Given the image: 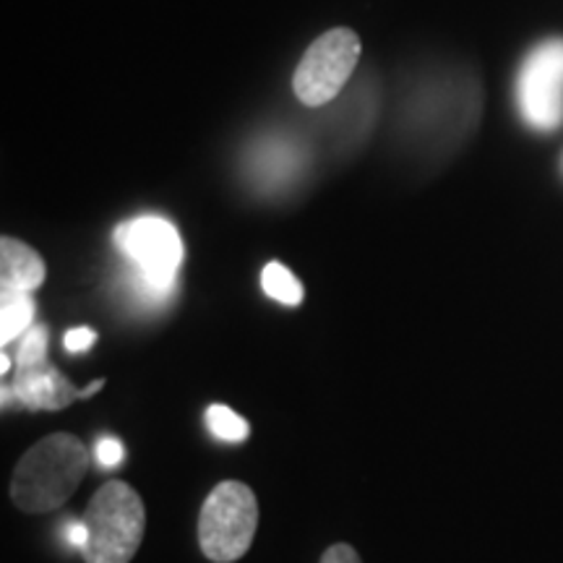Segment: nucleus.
Wrapping results in <instances>:
<instances>
[{
	"label": "nucleus",
	"mask_w": 563,
	"mask_h": 563,
	"mask_svg": "<svg viewBox=\"0 0 563 563\" xmlns=\"http://www.w3.org/2000/svg\"><path fill=\"white\" fill-rule=\"evenodd\" d=\"M89 470V449L70 433H53L21 456L11 498L21 511L47 514L74 496Z\"/></svg>",
	"instance_id": "1"
},
{
	"label": "nucleus",
	"mask_w": 563,
	"mask_h": 563,
	"mask_svg": "<svg viewBox=\"0 0 563 563\" xmlns=\"http://www.w3.org/2000/svg\"><path fill=\"white\" fill-rule=\"evenodd\" d=\"M115 243L133 266V292L150 302L170 298L183 262V241L175 224L165 217H136L115 230Z\"/></svg>",
	"instance_id": "2"
},
{
	"label": "nucleus",
	"mask_w": 563,
	"mask_h": 563,
	"mask_svg": "<svg viewBox=\"0 0 563 563\" xmlns=\"http://www.w3.org/2000/svg\"><path fill=\"white\" fill-rule=\"evenodd\" d=\"M89 538L81 548L87 563H131L146 530L144 501L129 483L110 481L91 498L84 514Z\"/></svg>",
	"instance_id": "3"
},
{
	"label": "nucleus",
	"mask_w": 563,
	"mask_h": 563,
	"mask_svg": "<svg viewBox=\"0 0 563 563\" xmlns=\"http://www.w3.org/2000/svg\"><path fill=\"white\" fill-rule=\"evenodd\" d=\"M258 527V504L245 483L224 481L209 493L199 517V543L209 561L243 559Z\"/></svg>",
	"instance_id": "4"
},
{
	"label": "nucleus",
	"mask_w": 563,
	"mask_h": 563,
	"mask_svg": "<svg viewBox=\"0 0 563 563\" xmlns=\"http://www.w3.org/2000/svg\"><path fill=\"white\" fill-rule=\"evenodd\" d=\"M357 60H361V37L355 32L332 30L321 34L295 70L292 87L298 100L308 108L332 102L350 81Z\"/></svg>",
	"instance_id": "5"
},
{
	"label": "nucleus",
	"mask_w": 563,
	"mask_h": 563,
	"mask_svg": "<svg viewBox=\"0 0 563 563\" xmlns=\"http://www.w3.org/2000/svg\"><path fill=\"white\" fill-rule=\"evenodd\" d=\"M517 108L534 131L563 125V40H545L527 55L517 76Z\"/></svg>",
	"instance_id": "6"
},
{
	"label": "nucleus",
	"mask_w": 563,
	"mask_h": 563,
	"mask_svg": "<svg viewBox=\"0 0 563 563\" xmlns=\"http://www.w3.org/2000/svg\"><path fill=\"white\" fill-rule=\"evenodd\" d=\"M74 399H79V391L70 386L51 363L37 365H16V378L11 389H3V405L26 407V410H63Z\"/></svg>",
	"instance_id": "7"
},
{
	"label": "nucleus",
	"mask_w": 563,
	"mask_h": 563,
	"mask_svg": "<svg viewBox=\"0 0 563 563\" xmlns=\"http://www.w3.org/2000/svg\"><path fill=\"white\" fill-rule=\"evenodd\" d=\"M45 279V264L40 253L26 243L3 238L0 241V287L5 290L32 292Z\"/></svg>",
	"instance_id": "8"
},
{
	"label": "nucleus",
	"mask_w": 563,
	"mask_h": 563,
	"mask_svg": "<svg viewBox=\"0 0 563 563\" xmlns=\"http://www.w3.org/2000/svg\"><path fill=\"white\" fill-rule=\"evenodd\" d=\"M34 321V300L32 292L5 290L0 287V342L11 344L21 334L30 332Z\"/></svg>",
	"instance_id": "9"
},
{
	"label": "nucleus",
	"mask_w": 563,
	"mask_h": 563,
	"mask_svg": "<svg viewBox=\"0 0 563 563\" xmlns=\"http://www.w3.org/2000/svg\"><path fill=\"white\" fill-rule=\"evenodd\" d=\"M262 287L272 300L282 302V306H300L302 302V285L295 279V274L287 269L285 264H266L262 272Z\"/></svg>",
	"instance_id": "10"
},
{
	"label": "nucleus",
	"mask_w": 563,
	"mask_h": 563,
	"mask_svg": "<svg viewBox=\"0 0 563 563\" xmlns=\"http://www.w3.org/2000/svg\"><path fill=\"white\" fill-rule=\"evenodd\" d=\"M207 428L222 441H245L249 439V422L241 415L232 412L224 405H211L207 410Z\"/></svg>",
	"instance_id": "11"
},
{
	"label": "nucleus",
	"mask_w": 563,
	"mask_h": 563,
	"mask_svg": "<svg viewBox=\"0 0 563 563\" xmlns=\"http://www.w3.org/2000/svg\"><path fill=\"white\" fill-rule=\"evenodd\" d=\"M47 352V329L45 327H32L26 332L24 342H21L19 355H16V365H37L45 363Z\"/></svg>",
	"instance_id": "12"
},
{
	"label": "nucleus",
	"mask_w": 563,
	"mask_h": 563,
	"mask_svg": "<svg viewBox=\"0 0 563 563\" xmlns=\"http://www.w3.org/2000/svg\"><path fill=\"white\" fill-rule=\"evenodd\" d=\"M95 456H97V462L102 464V467H118V464L123 462L121 441L110 439V435H108V439H102L100 443H97Z\"/></svg>",
	"instance_id": "13"
},
{
	"label": "nucleus",
	"mask_w": 563,
	"mask_h": 563,
	"mask_svg": "<svg viewBox=\"0 0 563 563\" xmlns=\"http://www.w3.org/2000/svg\"><path fill=\"white\" fill-rule=\"evenodd\" d=\"M95 342H97V332H95V329H87V327L70 329V332L66 334V340H63V344H66L68 352H87Z\"/></svg>",
	"instance_id": "14"
},
{
	"label": "nucleus",
	"mask_w": 563,
	"mask_h": 563,
	"mask_svg": "<svg viewBox=\"0 0 563 563\" xmlns=\"http://www.w3.org/2000/svg\"><path fill=\"white\" fill-rule=\"evenodd\" d=\"M321 563H363L357 551L347 543H336L321 555Z\"/></svg>",
	"instance_id": "15"
},
{
	"label": "nucleus",
	"mask_w": 563,
	"mask_h": 563,
	"mask_svg": "<svg viewBox=\"0 0 563 563\" xmlns=\"http://www.w3.org/2000/svg\"><path fill=\"white\" fill-rule=\"evenodd\" d=\"M87 538H89V530H87V525H84V519L81 522H70L68 527H66V540H68V545H74V548H81L87 545Z\"/></svg>",
	"instance_id": "16"
},
{
	"label": "nucleus",
	"mask_w": 563,
	"mask_h": 563,
	"mask_svg": "<svg viewBox=\"0 0 563 563\" xmlns=\"http://www.w3.org/2000/svg\"><path fill=\"white\" fill-rule=\"evenodd\" d=\"M102 386H104V378H97L95 384H89L87 389H81V391H79V399H89V397H95V394L100 391Z\"/></svg>",
	"instance_id": "17"
},
{
	"label": "nucleus",
	"mask_w": 563,
	"mask_h": 563,
	"mask_svg": "<svg viewBox=\"0 0 563 563\" xmlns=\"http://www.w3.org/2000/svg\"><path fill=\"white\" fill-rule=\"evenodd\" d=\"M0 365H3V376H5V373H9V368H11V357L9 355L0 357Z\"/></svg>",
	"instance_id": "18"
}]
</instances>
